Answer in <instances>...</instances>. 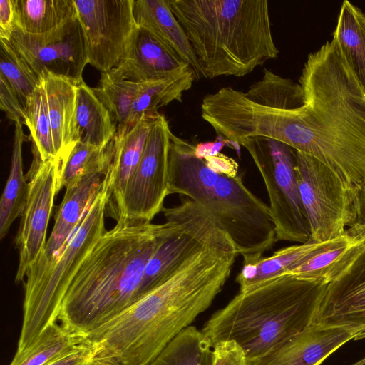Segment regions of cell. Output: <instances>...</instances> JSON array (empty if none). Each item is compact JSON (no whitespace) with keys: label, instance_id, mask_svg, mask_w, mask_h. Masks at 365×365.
<instances>
[{"label":"cell","instance_id":"obj_1","mask_svg":"<svg viewBox=\"0 0 365 365\" xmlns=\"http://www.w3.org/2000/svg\"><path fill=\"white\" fill-rule=\"evenodd\" d=\"M239 255L232 240L207 246L165 282L91 332L96 354L148 365L221 292Z\"/></svg>","mask_w":365,"mask_h":365},{"label":"cell","instance_id":"obj_2","mask_svg":"<svg viewBox=\"0 0 365 365\" xmlns=\"http://www.w3.org/2000/svg\"><path fill=\"white\" fill-rule=\"evenodd\" d=\"M290 147L317 159L344 182L365 181V95L332 39L311 53L299 78Z\"/></svg>","mask_w":365,"mask_h":365},{"label":"cell","instance_id":"obj_3","mask_svg":"<svg viewBox=\"0 0 365 365\" xmlns=\"http://www.w3.org/2000/svg\"><path fill=\"white\" fill-rule=\"evenodd\" d=\"M167 224L122 221L97 240L75 272L58 322L86 337L139 300L145 268Z\"/></svg>","mask_w":365,"mask_h":365},{"label":"cell","instance_id":"obj_4","mask_svg":"<svg viewBox=\"0 0 365 365\" xmlns=\"http://www.w3.org/2000/svg\"><path fill=\"white\" fill-rule=\"evenodd\" d=\"M196 56L202 77H242L279 51L267 0H168Z\"/></svg>","mask_w":365,"mask_h":365},{"label":"cell","instance_id":"obj_5","mask_svg":"<svg viewBox=\"0 0 365 365\" xmlns=\"http://www.w3.org/2000/svg\"><path fill=\"white\" fill-rule=\"evenodd\" d=\"M327 284L290 274L239 292L201 330L212 347L235 341L247 359L264 354L309 327Z\"/></svg>","mask_w":365,"mask_h":365},{"label":"cell","instance_id":"obj_6","mask_svg":"<svg viewBox=\"0 0 365 365\" xmlns=\"http://www.w3.org/2000/svg\"><path fill=\"white\" fill-rule=\"evenodd\" d=\"M191 143L170 135L168 194L185 195L206 209L228 234L243 261L277 242L269 206L235 178L217 174L195 155Z\"/></svg>","mask_w":365,"mask_h":365},{"label":"cell","instance_id":"obj_7","mask_svg":"<svg viewBox=\"0 0 365 365\" xmlns=\"http://www.w3.org/2000/svg\"><path fill=\"white\" fill-rule=\"evenodd\" d=\"M108 187L109 177L106 173L100 192L88 206L51 269L32 291L24 294L17 351L27 347L46 327L58 322L63 298L75 272L106 232L104 216Z\"/></svg>","mask_w":365,"mask_h":365},{"label":"cell","instance_id":"obj_8","mask_svg":"<svg viewBox=\"0 0 365 365\" xmlns=\"http://www.w3.org/2000/svg\"><path fill=\"white\" fill-rule=\"evenodd\" d=\"M237 144L250 153L265 185L277 241L307 242L310 227L296 175V150L267 138H242Z\"/></svg>","mask_w":365,"mask_h":365},{"label":"cell","instance_id":"obj_9","mask_svg":"<svg viewBox=\"0 0 365 365\" xmlns=\"http://www.w3.org/2000/svg\"><path fill=\"white\" fill-rule=\"evenodd\" d=\"M162 212L167 232L145 268L139 299L203 248L231 239L210 212L190 198L176 206L164 207Z\"/></svg>","mask_w":365,"mask_h":365},{"label":"cell","instance_id":"obj_10","mask_svg":"<svg viewBox=\"0 0 365 365\" xmlns=\"http://www.w3.org/2000/svg\"><path fill=\"white\" fill-rule=\"evenodd\" d=\"M295 160L299 190L310 227L309 241L340 237L355 224L358 189L346 185L312 156L296 151Z\"/></svg>","mask_w":365,"mask_h":365},{"label":"cell","instance_id":"obj_11","mask_svg":"<svg viewBox=\"0 0 365 365\" xmlns=\"http://www.w3.org/2000/svg\"><path fill=\"white\" fill-rule=\"evenodd\" d=\"M171 133L167 119L159 113L153 121L140 160L127 184L120 222H151L164 208L168 195Z\"/></svg>","mask_w":365,"mask_h":365},{"label":"cell","instance_id":"obj_12","mask_svg":"<svg viewBox=\"0 0 365 365\" xmlns=\"http://www.w3.org/2000/svg\"><path fill=\"white\" fill-rule=\"evenodd\" d=\"M10 42L38 78L50 72L76 84L83 81V72L88 61L78 16L43 34L14 29Z\"/></svg>","mask_w":365,"mask_h":365},{"label":"cell","instance_id":"obj_13","mask_svg":"<svg viewBox=\"0 0 365 365\" xmlns=\"http://www.w3.org/2000/svg\"><path fill=\"white\" fill-rule=\"evenodd\" d=\"M33 160L26 177L29 178L28 197L21 215L15 244L19 261L15 282L24 281L29 269L42 254L53 200L58 191L61 160H42L31 145Z\"/></svg>","mask_w":365,"mask_h":365},{"label":"cell","instance_id":"obj_14","mask_svg":"<svg viewBox=\"0 0 365 365\" xmlns=\"http://www.w3.org/2000/svg\"><path fill=\"white\" fill-rule=\"evenodd\" d=\"M88 64L109 72L120 61L136 26L133 0H74Z\"/></svg>","mask_w":365,"mask_h":365},{"label":"cell","instance_id":"obj_15","mask_svg":"<svg viewBox=\"0 0 365 365\" xmlns=\"http://www.w3.org/2000/svg\"><path fill=\"white\" fill-rule=\"evenodd\" d=\"M106 173L88 174L76 185L66 188L45 248L26 272L24 294L33 290L51 269L58 255L78 225L88 206L100 192Z\"/></svg>","mask_w":365,"mask_h":365},{"label":"cell","instance_id":"obj_16","mask_svg":"<svg viewBox=\"0 0 365 365\" xmlns=\"http://www.w3.org/2000/svg\"><path fill=\"white\" fill-rule=\"evenodd\" d=\"M312 324L365 331V245L351 264L327 284Z\"/></svg>","mask_w":365,"mask_h":365},{"label":"cell","instance_id":"obj_17","mask_svg":"<svg viewBox=\"0 0 365 365\" xmlns=\"http://www.w3.org/2000/svg\"><path fill=\"white\" fill-rule=\"evenodd\" d=\"M190 68L152 33L136 25L118 64L107 73L113 79L148 82L176 76Z\"/></svg>","mask_w":365,"mask_h":365},{"label":"cell","instance_id":"obj_18","mask_svg":"<svg viewBox=\"0 0 365 365\" xmlns=\"http://www.w3.org/2000/svg\"><path fill=\"white\" fill-rule=\"evenodd\" d=\"M362 331L359 329L311 324L261 356L247 359L246 365H320Z\"/></svg>","mask_w":365,"mask_h":365},{"label":"cell","instance_id":"obj_19","mask_svg":"<svg viewBox=\"0 0 365 365\" xmlns=\"http://www.w3.org/2000/svg\"><path fill=\"white\" fill-rule=\"evenodd\" d=\"M155 118L144 117L128 133L114 138V156L107 170L109 187L106 212L117 222L122 220L123 200L127 184L140 160L148 133Z\"/></svg>","mask_w":365,"mask_h":365},{"label":"cell","instance_id":"obj_20","mask_svg":"<svg viewBox=\"0 0 365 365\" xmlns=\"http://www.w3.org/2000/svg\"><path fill=\"white\" fill-rule=\"evenodd\" d=\"M39 78L44 85L56 155L61 160L78 142L76 125L78 84L50 72L43 73Z\"/></svg>","mask_w":365,"mask_h":365},{"label":"cell","instance_id":"obj_21","mask_svg":"<svg viewBox=\"0 0 365 365\" xmlns=\"http://www.w3.org/2000/svg\"><path fill=\"white\" fill-rule=\"evenodd\" d=\"M364 245L365 225L355 223L332 245L287 274L329 284L351 264Z\"/></svg>","mask_w":365,"mask_h":365},{"label":"cell","instance_id":"obj_22","mask_svg":"<svg viewBox=\"0 0 365 365\" xmlns=\"http://www.w3.org/2000/svg\"><path fill=\"white\" fill-rule=\"evenodd\" d=\"M133 15L136 25L149 31L187 63L195 71L197 79L202 77L188 38L172 12L168 0H133Z\"/></svg>","mask_w":365,"mask_h":365},{"label":"cell","instance_id":"obj_23","mask_svg":"<svg viewBox=\"0 0 365 365\" xmlns=\"http://www.w3.org/2000/svg\"><path fill=\"white\" fill-rule=\"evenodd\" d=\"M336 238L292 245L274 252L270 257L261 256L243 262L242 267L236 277L240 291L250 289L272 278L287 274L329 247Z\"/></svg>","mask_w":365,"mask_h":365},{"label":"cell","instance_id":"obj_24","mask_svg":"<svg viewBox=\"0 0 365 365\" xmlns=\"http://www.w3.org/2000/svg\"><path fill=\"white\" fill-rule=\"evenodd\" d=\"M197 80L195 71L190 68L183 73L155 81L143 82L136 95L122 137L144 117H155L158 109L173 101L182 102L183 93L191 88Z\"/></svg>","mask_w":365,"mask_h":365},{"label":"cell","instance_id":"obj_25","mask_svg":"<svg viewBox=\"0 0 365 365\" xmlns=\"http://www.w3.org/2000/svg\"><path fill=\"white\" fill-rule=\"evenodd\" d=\"M365 95V14L343 1L333 38Z\"/></svg>","mask_w":365,"mask_h":365},{"label":"cell","instance_id":"obj_26","mask_svg":"<svg viewBox=\"0 0 365 365\" xmlns=\"http://www.w3.org/2000/svg\"><path fill=\"white\" fill-rule=\"evenodd\" d=\"M76 125L78 140L103 148L117 132L109 110L84 81L77 85Z\"/></svg>","mask_w":365,"mask_h":365},{"label":"cell","instance_id":"obj_27","mask_svg":"<svg viewBox=\"0 0 365 365\" xmlns=\"http://www.w3.org/2000/svg\"><path fill=\"white\" fill-rule=\"evenodd\" d=\"M14 29L31 34L48 32L77 16L74 0H12Z\"/></svg>","mask_w":365,"mask_h":365},{"label":"cell","instance_id":"obj_28","mask_svg":"<svg viewBox=\"0 0 365 365\" xmlns=\"http://www.w3.org/2000/svg\"><path fill=\"white\" fill-rule=\"evenodd\" d=\"M14 125L10 172L0 200L1 239L8 233L14 221L21 216L29 190L23 172L22 145L31 137L24 133L21 123Z\"/></svg>","mask_w":365,"mask_h":365},{"label":"cell","instance_id":"obj_29","mask_svg":"<svg viewBox=\"0 0 365 365\" xmlns=\"http://www.w3.org/2000/svg\"><path fill=\"white\" fill-rule=\"evenodd\" d=\"M86 341L56 322L46 327L27 347L17 351L9 365H48Z\"/></svg>","mask_w":365,"mask_h":365},{"label":"cell","instance_id":"obj_30","mask_svg":"<svg viewBox=\"0 0 365 365\" xmlns=\"http://www.w3.org/2000/svg\"><path fill=\"white\" fill-rule=\"evenodd\" d=\"M114 139L99 148L77 142L61 160L58 191L76 185L84 176L96 172H107L114 156Z\"/></svg>","mask_w":365,"mask_h":365},{"label":"cell","instance_id":"obj_31","mask_svg":"<svg viewBox=\"0 0 365 365\" xmlns=\"http://www.w3.org/2000/svg\"><path fill=\"white\" fill-rule=\"evenodd\" d=\"M195 326L178 334L148 365H212L213 351Z\"/></svg>","mask_w":365,"mask_h":365},{"label":"cell","instance_id":"obj_32","mask_svg":"<svg viewBox=\"0 0 365 365\" xmlns=\"http://www.w3.org/2000/svg\"><path fill=\"white\" fill-rule=\"evenodd\" d=\"M143 82L112 78L101 73L99 86L93 88L97 97L109 110L115 125V136H121L126 125L133 101Z\"/></svg>","mask_w":365,"mask_h":365},{"label":"cell","instance_id":"obj_33","mask_svg":"<svg viewBox=\"0 0 365 365\" xmlns=\"http://www.w3.org/2000/svg\"><path fill=\"white\" fill-rule=\"evenodd\" d=\"M40 80L39 85L26 101V126L30 131L32 145L37 149L42 160L46 161L58 158L53 145L44 85L42 79Z\"/></svg>","mask_w":365,"mask_h":365},{"label":"cell","instance_id":"obj_34","mask_svg":"<svg viewBox=\"0 0 365 365\" xmlns=\"http://www.w3.org/2000/svg\"><path fill=\"white\" fill-rule=\"evenodd\" d=\"M0 76L9 83L26 108L28 98L41 80L10 41L3 38H0Z\"/></svg>","mask_w":365,"mask_h":365},{"label":"cell","instance_id":"obj_35","mask_svg":"<svg viewBox=\"0 0 365 365\" xmlns=\"http://www.w3.org/2000/svg\"><path fill=\"white\" fill-rule=\"evenodd\" d=\"M0 108L6 118L13 122L26 125V108L21 103L17 94L6 80L0 76Z\"/></svg>","mask_w":365,"mask_h":365},{"label":"cell","instance_id":"obj_36","mask_svg":"<svg viewBox=\"0 0 365 365\" xmlns=\"http://www.w3.org/2000/svg\"><path fill=\"white\" fill-rule=\"evenodd\" d=\"M242 348L235 341H223L213 346L212 365H246Z\"/></svg>","mask_w":365,"mask_h":365},{"label":"cell","instance_id":"obj_37","mask_svg":"<svg viewBox=\"0 0 365 365\" xmlns=\"http://www.w3.org/2000/svg\"><path fill=\"white\" fill-rule=\"evenodd\" d=\"M96 353L95 348L86 341L71 352L48 365H90Z\"/></svg>","mask_w":365,"mask_h":365},{"label":"cell","instance_id":"obj_38","mask_svg":"<svg viewBox=\"0 0 365 365\" xmlns=\"http://www.w3.org/2000/svg\"><path fill=\"white\" fill-rule=\"evenodd\" d=\"M207 166L217 174L235 178L238 176L237 163L230 157L222 153L206 157L204 159Z\"/></svg>","mask_w":365,"mask_h":365},{"label":"cell","instance_id":"obj_39","mask_svg":"<svg viewBox=\"0 0 365 365\" xmlns=\"http://www.w3.org/2000/svg\"><path fill=\"white\" fill-rule=\"evenodd\" d=\"M14 30L12 0H0V38L10 41Z\"/></svg>","mask_w":365,"mask_h":365},{"label":"cell","instance_id":"obj_40","mask_svg":"<svg viewBox=\"0 0 365 365\" xmlns=\"http://www.w3.org/2000/svg\"><path fill=\"white\" fill-rule=\"evenodd\" d=\"M227 141L228 140H225L220 135L215 141L200 143L195 146V155L199 159L204 160L206 157L217 155L220 153Z\"/></svg>","mask_w":365,"mask_h":365},{"label":"cell","instance_id":"obj_41","mask_svg":"<svg viewBox=\"0 0 365 365\" xmlns=\"http://www.w3.org/2000/svg\"><path fill=\"white\" fill-rule=\"evenodd\" d=\"M356 210V220L355 223L365 225V181L357 190Z\"/></svg>","mask_w":365,"mask_h":365},{"label":"cell","instance_id":"obj_42","mask_svg":"<svg viewBox=\"0 0 365 365\" xmlns=\"http://www.w3.org/2000/svg\"><path fill=\"white\" fill-rule=\"evenodd\" d=\"M90 365H125L111 357L96 354Z\"/></svg>","mask_w":365,"mask_h":365},{"label":"cell","instance_id":"obj_43","mask_svg":"<svg viewBox=\"0 0 365 365\" xmlns=\"http://www.w3.org/2000/svg\"><path fill=\"white\" fill-rule=\"evenodd\" d=\"M362 339H365V331L357 334L354 340H360Z\"/></svg>","mask_w":365,"mask_h":365},{"label":"cell","instance_id":"obj_44","mask_svg":"<svg viewBox=\"0 0 365 365\" xmlns=\"http://www.w3.org/2000/svg\"><path fill=\"white\" fill-rule=\"evenodd\" d=\"M360 365H365V362H364L363 364H360Z\"/></svg>","mask_w":365,"mask_h":365}]
</instances>
